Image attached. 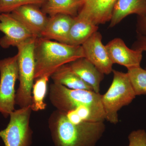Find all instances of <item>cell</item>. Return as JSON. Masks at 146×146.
Returning <instances> with one entry per match:
<instances>
[{"label":"cell","mask_w":146,"mask_h":146,"mask_svg":"<svg viewBox=\"0 0 146 146\" xmlns=\"http://www.w3.org/2000/svg\"><path fill=\"white\" fill-rule=\"evenodd\" d=\"M98 29V25L89 19L77 15L71 27L68 44L81 46Z\"/></svg>","instance_id":"16"},{"label":"cell","mask_w":146,"mask_h":146,"mask_svg":"<svg viewBox=\"0 0 146 146\" xmlns=\"http://www.w3.org/2000/svg\"><path fill=\"white\" fill-rule=\"evenodd\" d=\"M36 37L17 47L19 85L16 94V105L20 108L31 105L32 91L35 80V48Z\"/></svg>","instance_id":"5"},{"label":"cell","mask_w":146,"mask_h":146,"mask_svg":"<svg viewBox=\"0 0 146 146\" xmlns=\"http://www.w3.org/2000/svg\"><path fill=\"white\" fill-rule=\"evenodd\" d=\"M85 58L104 74L113 71L112 63L106 46L102 42L101 34L97 31L81 45Z\"/></svg>","instance_id":"9"},{"label":"cell","mask_w":146,"mask_h":146,"mask_svg":"<svg viewBox=\"0 0 146 146\" xmlns=\"http://www.w3.org/2000/svg\"><path fill=\"white\" fill-rule=\"evenodd\" d=\"M133 49L146 51V35L139 34L137 40L133 45Z\"/></svg>","instance_id":"23"},{"label":"cell","mask_w":146,"mask_h":146,"mask_svg":"<svg viewBox=\"0 0 146 146\" xmlns=\"http://www.w3.org/2000/svg\"><path fill=\"white\" fill-rule=\"evenodd\" d=\"M49 99L57 110L64 113L77 112L84 108L91 109L105 117L102 95L93 91L72 89L53 83L50 85Z\"/></svg>","instance_id":"3"},{"label":"cell","mask_w":146,"mask_h":146,"mask_svg":"<svg viewBox=\"0 0 146 146\" xmlns=\"http://www.w3.org/2000/svg\"><path fill=\"white\" fill-rule=\"evenodd\" d=\"M104 122L74 123L56 110L50 116L48 125L55 146H95L105 130Z\"/></svg>","instance_id":"1"},{"label":"cell","mask_w":146,"mask_h":146,"mask_svg":"<svg viewBox=\"0 0 146 146\" xmlns=\"http://www.w3.org/2000/svg\"><path fill=\"white\" fill-rule=\"evenodd\" d=\"M68 64L72 70L91 86L94 92L99 93L100 85L104 78V74L92 63L83 57Z\"/></svg>","instance_id":"14"},{"label":"cell","mask_w":146,"mask_h":146,"mask_svg":"<svg viewBox=\"0 0 146 146\" xmlns=\"http://www.w3.org/2000/svg\"><path fill=\"white\" fill-rule=\"evenodd\" d=\"M35 80L43 76L50 77L63 65L85 57L82 46H73L45 39L36 38L35 48Z\"/></svg>","instance_id":"2"},{"label":"cell","mask_w":146,"mask_h":146,"mask_svg":"<svg viewBox=\"0 0 146 146\" xmlns=\"http://www.w3.org/2000/svg\"><path fill=\"white\" fill-rule=\"evenodd\" d=\"M50 77L54 83L61 84L69 89L94 91L91 86L72 70L69 64L58 68Z\"/></svg>","instance_id":"17"},{"label":"cell","mask_w":146,"mask_h":146,"mask_svg":"<svg viewBox=\"0 0 146 146\" xmlns=\"http://www.w3.org/2000/svg\"><path fill=\"white\" fill-rule=\"evenodd\" d=\"M48 0H0V13H9L23 6L39 5Z\"/></svg>","instance_id":"21"},{"label":"cell","mask_w":146,"mask_h":146,"mask_svg":"<svg viewBox=\"0 0 146 146\" xmlns=\"http://www.w3.org/2000/svg\"><path fill=\"white\" fill-rule=\"evenodd\" d=\"M50 77L44 76L35 79L33 86L31 108L34 112L44 110L47 104L44 102L48 84Z\"/></svg>","instance_id":"19"},{"label":"cell","mask_w":146,"mask_h":146,"mask_svg":"<svg viewBox=\"0 0 146 146\" xmlns=\"http://www.w3.org/2000/svg\"><path fill=\"white\" fill-rule=\"evenodd\" d=\"M112 83L107 92L102 95V102L106 120L111 123H117L118 112L122 108L130 104L136 95L127 73L112 71Z\"/></svg>","instance_id":"4"},{"label":"cell","mask_w":146,"mask_h":146,"mask_svg":"<svg viewBox=\"0 0 146 146\" xmlns=\"http://www.w3.org/2000/svg\"><path fill=\"white\" fill-rule=\"evenodd\" d=\"M113 64L125 66L127 70L141 67L143 52L140 50L131 49L120 38H115L106 45Z\"/></svg>","instance_id":"10"},{"label":"cell","mask_w":146,"mask_h":146,"mask_svg":"<svg viewBox=\"0 0 146 146\" xmlns=\"http://www.w3.org/2000/svg\"><path fill=\"white\" fill-rule=\"evenodd\" d=\"M18 79L17 54L0 60V113L4 117L15 110V86Z\"/></svg>","instance_id":"7"},{"label":"cell","mask_w":146,"mask_h":146,"mask_svg":"<svg viewBox=\"0 0 146 146\" xmlns=\"http://www.w3.org/2000/svg\"><path fill=\"white\" fill-rule=\"evenodd\" d=\"M10 13L36 38L41 37L49 18L35 5L23 6Z\"/></svg>","instance_id":"11"},{"label":"cell","mask_w":146,"mask_h":146,"mask_svg":"<svg viewBox=\"0 0 146 146\" xmlns=\"http://www.w3.org/2000/svg\"><path fill=\"white\" fill-rule=\"evenodd\" d=\"M146 16V0H117L110 21V27H115L131 14Z\"/></svg>","instance_id":"15"},{"label":"cell","mask_w":146,"mask_h":146,"mask_svg":"<svg viewBox=\"0 0 146 146\" xmlns=\"http://www.w3.org/2000/svg\"><path fill=\"white\" fill-rule=\"evenodd\" d=\"M74 18L63 14L51 16L41 37L68 44L69 34Z\"/></svg>","instance_id":"13"},{"label":"cell","mask_w":146,"mask_h":146,"mask_svg":"<svg viewBox=\"0 0 146 146\" xmlns=\"http://www.w3.org/2000/svg\"><path fill=\"white\" fill-rule=\"evenodd\" d=\"M84 2V0H48L45 4L44 12L50 17L63 14L75 17Z\"/></svg>","instance_id":"18"},{"label":"cell","mask_w":146,"mask_h":146,"mask_svg":"<svg viewBox=\"0 0 146 146\" xmlns=\"http://www.w3.org/2000/svg\"><path fill=\"white\" fill-rule=\"evenodd\" d=\"M117 0H84L78 16L89 19L95 25L110 21Z\"/></svg>","instance_id":"12"},{"label":"cell","mask_w":146,"mask_h":146,"mask_svg":"<svg viewBox=\"0 0 146 146\" xmlns=\"http://www.w3.org/2000/svg\"><path fill=\"white\" fill-rule=\"evenodd\" d=\"M31 105L15 110L9 115L10 121L0 137L5 146H31L33 131L30 125Z\"/></svg>","instance_id":"6"},{"label":"cell","mask_w":146,"mask_h":146,"mask_svg":"<svg viewBox=\"0 0 146 146\" xmlns=\"http://www.w3.org/2000/svg\"><path fill=\"white\" fill-rule=\"evenodd\" d=\"M0 31L5 35L0 39V45L4 48L17 47L30 39L36 38L10 13H0Z\"/></svg>","instance_id":"8"},{"label":"cell","mask_w":146,"mask_h":146,"mask_svg":"<svg viewBox=\"0 0 146 146\" xmlns=\"http://www.w3.org/2000/svg\"><path fill=\"white\" fill-rule=\"evenodd\" d=\"M128 146H146V132L144 129L132 131L128 136Z\"/></svg>","instance_id":"22"},{"label":"cell","mask_w":146,"mask_h":146,"mask_svg":"<svg viewBox=\"0 0 146 146\" xmlns=\"http://www.w3.org/2000/svg\"><path fill=\"white\" fill-rule=\"evenodd\" d=\"M128 76L136 96L146 94V70L141 67L127 70Z\"/></svg>","instance_id":"20"},{"label":"cell","mask_w":146,"mask_h":146,"mask_svg":"<svg viewBox=\"0 0 146 146\" xmlns=\"http://www.w3.org/2000/svg\"><path fill=\"white\" fill-rule=\"evenodd\" d=\"M138 25L139 31H140L139 34L146 35V16L140 17Z\"/></svg>","instance_id":"24"}]
</instances>
